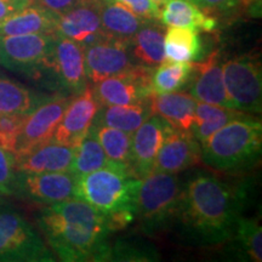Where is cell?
<instances>
[{"mask_svg": "<svg viewBox=\"0 0 262 262\" xmlns=\"http://www.w3.org/2000/svg\"><path fill=\"white\" fill-rule=\"evenodd\" d=\"M155 68L135 64L124 74L95 83L93 93L100 107L143 103L152 97V74Z\"/></svg>", "mask_w": 262, "mask_h": 262, "instance_id": "9", "label": "cell"}, {"mask_svg": "<svg viewBox=\"0 0 262 262\" xmlns=\"http://www.w3.org/2000/svg\"><path fill=\"white\" fill-rule=\"evenodd\" d=\"M51 250L66 262L110 260L106 219L78 198L47 205L37 219Z\"/></svg>", "mask_w": 262, "mask_h": 262, "instance_id": "2", "label": "cell"}, {"mask_svg": "<svg viewBox=\"0 0 262 262\" xmlns=\"http://www.w3.org/2000/svg\"><path fill=\"white\" fill-rule=\"evenodd\" d=\"M100 110L93 88L88 85L79 95L72 98L55 131L52 141L66 146H77L93 125Z\"/></svg>", "mask_w": 262, "mask_h": 262, "instance_id": "15", "label": "cell"}, {"mask_svg": "<svg viewBox=\"0 0 262 262\" xmlns=\"http://www.w3.org/2000/svg\"><path fill=\"white\" fill-rule=\"evenodd\" d=\"M33 3L35 0H0V24Z\"/></svg>", "mask_w": 262, "mask_h": 262, "instance_id": "38", "label": "cell"}, {"mask_svg": "<svg viewBox=\"0 0 262 262\" xmlns=\"http://www.w3.org/2000/svg\"><path fill=\"white\" fill-rule=\"evenodd\" d=\"M57 15L33 3L0 24V35L56 34Z\"/></svg>", "mask_w": 262, "mask_h": 262, "instance_id": "21", "label": "cell"}, {"mask_svg": "<svg viewBox=\"0 0 262 262\" xmlns=\"http://www.w3.org/2000/svg\"><path fill=\"white\" fill-rule=\"evenodd\" d=\"M165 29L155 19H148L143 24L129 42L131 56L146 67L156 68L165 61L164 51Z\"/></svg>", "mask_w": 262, "mask_h": 262, "instance_id": "24", "label": "cell"}, {"mask_svg": "<svg viewBox=\"0 0 262 262\" xmlns=\"http://www.w3.org/2000/svg\"><path fill=\"white\" fill-rule=\"evenodd\" d=\"M222 75L231 107L248 114H260L262 110L260 62L249 56L232 58L222 64Z\"/></svg>", "mask_w": 262, "mask_h": 262, "instance_id": "8", "label": "cell"}, {"mask_svg": "<svg viewBox=\"0 0 262 262\" xmlns=\"http://www.w3.org/2000/svg\"><path fill=\"white\" fill-rule=\"evenodd\" d=\"M75 155L74 146L54 142L39 145L27 152L15 153L18 172H66L70 171ZM71 172V171H70Z\"/></svg>", "mask_w": 262, "mask_h": 262, "instance_id": "18", "label": "cell"}, {"mask_svg": "<svg viewBox=\"0 0 262 262\" xmlns=\"http://www.w3.org/2000/svg\"><path fill=\"white\" fill-rule=\"evenodd\" d=\"M201 146L202 160L211 169L224 172L248 169L261 156V122L244 114L215 131Z\"/></svg>", "mask_w": 262, "mask_h": 262, "instance_id": "3", "label": "cell"}, {"mask_svg": "<svg viewBox=\"0 0 262 262\" xmlns=\"http://www.w3.org/2000/svg\"><path fill=\"white\" fill-rule=\"evenodd\" d=\"M74 96L58 94L48 97L26 117L15 153L27 152L52 139L63 113Z\"/></svg>", "mask_w": 262, "mask_h": 262, "instance_id": "12", "label": "cell"}, {"mask_svg": "<svg viewBox=\"0 0 262 262\" xmlns=\"http://www.w3.org/2000/svg\"><path fill=\"white\" fill-rule=\"evenodd\" d=\"M157 256L152 253L149 248L139 249L136 245H133L125 242H118L114 248H111L110 260L118 261H150L156 260L153 258Z\"/></svg>", "mask_w": 262, "mask_h": 262, "instance_id": "35", "label": "cell"}, {"mask_svg": "<svg viewBox=\"0 0 262 262\" xmlns=\"http://www.w3.org/2000/svg\"><path fill=\"white\" fill-rule=\"evenodd\" d=\"M54 254L27 219L0 208V262H52Z\"/></svg>", "mask_w": 262, "mask_h": 262, "instance_id": "6", "label": "cell"}, {"mask_svg": "<svg viewBox=\"0 0 262 262\" xmlns=\"http://www.w3.org/2000/svg\"><path fill=\"white\" fill-rule=\"evenodd\" d=\"M15 153L0 147V201L6 196L14 195V183L16 178Z\"/></svg>", "mask_w": 262, "mask_h": 262, "instance_id": "34", "label": "cell"}, {"mask_svg": "<svg viewBox=\"0 0 262 262\" xmlns=\"http://www.w3.org/2000/svg\"><path fill=\"white\" fill-rule=\"evenodd\" d=\"M238 5H241L245 11H248L249 15L254 16V17L261 16L262 0H239Z\"/></svg>", "mask_w": 262, "mask_h": 262, "instance_id": "40", "label": "cell"}, {"mask_svg": "<svg viewBox=\"0 0 262 262\" xmlns=\"http://www.w3.org/2000/svg\"><path fill=\"white\" fill-rule=\"evenodd\" d=\"M153 2L157 3L158 5H163V4H165L166 2H169V0H153Z\"/></svg>", "mask_w": 262, "mask_h": 262, "instance_id": "41", "label": "cell"}, {"mask_svg": "<svg viewBox=\"0 0 262 262\" xmlns=\"http://www.w3.org/2000/svg\"><path fill=\"white\" fill-rule=\"evenodd\" d=\"M48 73L49 80L67 96H77L88 86L84 47L56 34L51 50L34 75Z\"/></svg>", "mask_w": 262, "mask_h": 262, "instance_id": "7", "label": "cell"}, {"mask_svg": "<svg viewBox=\"0 0 262 262\" xmlns=\"http://www.w3.org/2000/svg\"><path fill=\"white\" fill-rule=\"evenodd\" d=\"M116 4L122 5L123 8L145 19H155L158 21L160 18L162 9L153 0H110Z\"/></svg>", "mask_w": 262, "mask_h": 262, "instance_id": "36", "label": "cell"}, {"mask_svg": "<svg viewBox=\"0 0 262 262\" xmlns=\"http://www.w3.org/2000/svg\"><path fill=\"white\" fill-rule=\"evenodd\" d=\"M232 238L235 239L237 247L245 260L262 261V228L257 220L239 219Z\"/></svg>", "mask_w": 262, "mask_h": 262, "instance_id": "32", "label": "cell"}, {"mask_svg": "<svg viewBox=\"0 0 262 262\" xmlns=\"http://www.w3.org/2000/svg\"><path fill=\"white\" fill-rule=\"evenodd\" d=\"M86 2H90V0H35V3L44 6L45 9L50 10L57 16L64 14V12L70 11L71 9Z\"/></svg>", "mask_w": 262, "mask_h": 262, "instance_id": "37", "label": "cell"}, {"mask_svg": "<svg viewBox=\"0 0 262 262\" xmlns=\"http://www.w3.org/2000/svg\"><path fill=\"white\" fill-rule=\"evenodd\" d=\"M77 178L66 172H16L14 195L50 205L75 198Z\"/></svg>", "mask_w": 262, "mask_h": 262, "instance_id": "10", "label": "cell"}, {"mask_svg": "<svg viewBox=\"0 0 262 262\" xmlns=\"http://www.w3.org/2000/svg\"><path fill=\"white\" fill-rule=\"evenodd\" d=\"M140 181L129 166L111 163L77 178L75 198L86 202L104 219L116 215L135 217Z\"/></svg>", "mask_w": 262, "mask_h": 262, "instance_id": "4", "label": "cell"}, {"mask_svg": "<svg viewBox=\"0 0 262 262\" xmlns=\"http://www.w3.org/2000/svg\"><path fill=\"white\" fill-rule=\"evenodd\" d=\"M202 160V146L191 131L171 129L166 134L150 172L179 173Z\"/></svg>", "mask_w": 262, "mask_h": 262, "instance_id": "16", "label": "cell"}, {"mask_svg": "<svg viewBox=\"0 0 262 262\" xmlns=\"http://www.w3.org/2000/svg\"><path fill=\"white\" fill-rule=\"evenodd\" d=\"M56 34L79 42L83 47L103 38L98 0H90L57 16Z\"/></svg>", "mask_w": 262, "mask_h": 262, "instance_id": "17", "label": "cell"}, {"mask_svg": "<svg viewBox=\"0 0 262 262\" xmlns=\"http://www.w3.org/2000/svg\"><path fill=\"white\" fill-rule=\"evenodd\" d=\"M56 34L0 35V64L34 75L51 50Z\"/></svg>", "mask_w": 262, "mask_h": 262, "instance_id": "11", "label": "cell"}, {"mask_svg": "<svg viewBox=\"0 0 262 262\" xmlns=\"http://www.w3.org/2000/svg\"><path fill=\"white\" fill-rule=\"evenodd\" d=\"M193 64L194 71L191 78L192 85L189 94L198 102L232 108L226 94L219 51L211 52L205 60Z\"/></svg>", "mask_w": 262, "mask_h": 262, "instance_id": "19", "label": "cell"}, {"mask_svg": "<svg viewBox=\"0 0 262 262\" xmlns=\"http://www.w3.org/2000/svg\"><path fill=\"white\" fill-rule=\"evenodd\" d=\"M182 185L176 173L150 172L141 179L135 219L147 235L168 229L178 216Z\"/></svg>", "mask_w": 262, "mask_h": 262, "instance_id": "5", "label": "cell"}, {"mask_svg": "<svg viewBox=\"0 0 262 262\" xmlns=\"http://www.w3.org/2000/svg\"><path fill=\"white\" fill-rule=\"evenodd\" d=\"M244 114L247 113L233 110V108L196 101L194 122L191 127V133L202 145L215 131L221 129L232 119L244 116Z\"/></svg>", "mask_w": 262, "mask_h": 262, "instance_id": "26", "label": "cell"}, {"mask_svg": "<svg viewBox=\"0 0 262 262\" xmlns=\"http://www.w3.org/2000/svg\"><path fill=\"white\" fill-rule=\"evenodd\" d=\"M196 100L191 94L173 91L168 94H155L149 98L152 116L165 120L172 129L191 131L194 122Z\"/></svg>", "mask_w": 262, "mask_h": 262, "instance_id": "20", "label": "cell"}, {"mask_svg": "<svg viewBox=\"0 0 262 262\" xmlns=\"http://www.w3.org/2000/svg\"><path fill=\"white\" fill-rule=\"evenodd\" d=\"M171 129L162 118L150 116L131 134L129 168L135 178L141 180L152 171L160 146Z\"/></svg>", "mask_w": 262, "mask_h": 262, "instance_id": "14", "label": "cell"}, {"mask_svg": "<svg viewBox=\"0 0 262 262\" xmlns=\"http://www.w3.org/2000/svg\"><path fill=\"white\" fill-rule=\"evenodd\" d=\"M150 116L152 113H150L148 100L143 103L100 107L93 124L116 127L125 133L133 134Z\"/></svg>", "mask_w": 262, "mask_h": 262, "instance_id": "25", "label": "cell"}, {"mask_svg": "<svg viewBox=\"0 0 262 262\" xmlns=\"http://www.w3.org/2000/svg\"><path fill=\"white\" fill-rule=\"evenodd\" d=\"M203 11H229L238 6L239 0H191Z\"/></svg>", "mask_w": 262, "mask_h": 262, "instance_id": "39", "label": "cell"}, {"mask_svg": "<svg viewBox=\"0 0 262 262\" xmlns=\"http://www.w3.org/2000/svg\"><path fill=\"white\" fill-rule=\"evenodd\" d=\"M98 142L106 153L108 160L113 164L129 166L131 134L104 125H91Z\"/></svg>", "mask_w": 262, "mask_h": 262, "instance_id": "31", "label": "cell"}, {"mask_svg": "<svg viewBox=\"0 0 262 262\" xmlns=\"http://www.w3.org/2000/svg\"><path fill=\"white\" fill-rule=\"evenodd\" d=\"M27 114H0V147L15 153Z\"/></svg>", "mask_w": 262, "mask_h": 262, "instance_id": "33", "label": "cell"}, {"mask_svg": "<svg viewBox=\"0 0 262 262\" xmlns=\"http://www.w3.org/2000/svg\"><path fill=\"white\" fill-rule=\"evenodd\" d=\"M194 64L192 62L164 61L152 74L153 94H168L181 90L191 80Z\"/></svg>", "mask_w": 262, "mask_h": 262, "instance_id": "29", "label": "cell"}, {"mask_svg": "<svg viewBox=\"0 0 262 262\" xmlns=\"http://www.w3.org/2000/svg\"><path fill=\"white\" fill-rule=\"evenodd\" d=\"M108 164L111 162L98 142L93 127H90L86 135L75 146V155L70 171L75 178H79L85 173L107 166Z\"/></svg>", "mask_w": 262, "mask_h": 262, "instance_id": "30", "label": "cell"}, {"mask_svg": "<svg viewBox=\"0 0 262 262\" xmlns=\"http://www.w3.org/2000/svg\"><path fill=\"white\" fill-rule=\"evenodd\" d=\"M165 60L193 62L202 55V41L198 32L187 28L169 27L164 37Z\"/></svg>", "mask_w": 262, "mask_h": 262, "instance_id": "27", "label": "cell"}, {"mask_svg": "<svg viewBox=\"0 0 262 262\" xmlns=\"http://www.w3.org/2000/svg\"><path fill=\"white\" fill-rule=\"evenodd\" d=\"M47 98L0 75V114H28Z\"/></svg>", "mask_w": 262, "mask_h": 262, "instance_id": "28", "label": "cell"}, {"mask_svg": "<svg viewBox=\"0 0 262 262\" xmlns=\"http://www.w3.org/2000/svg\"><path fill=\"white\" fill-rule=\"evenodd\" d=\"M84 54L88 79L94 84L106 78L126 73L135 67L130 56L129 45L107 37L84 47Z\"/></svg>", "mask_w": 262, "mask_h": 262, "instance_id": "13", "label": "cell"}, {"mask_svg": "<svg viewBox=\"0 0 262 262\" xmlns=\"http://www.w3.org/2000/svg\"><path fill=\"white\" fill-rule=\"evenodd\" d=\"M245 196L210 172H196L182 186L176 221L189 243L211 247L229 241Z\"/></svg>", "mask_w": 262, "mask_h": 262, "instance_id": "1", "label": "cell"}, {"mask_svg": "<svg viewBox=\"0 0 262 262\" xmlns=\"http://www.w3.org/2000/svg\"><path fill=\"white\" fill-rule=\"evenodd\" d=\"M160 11V21L168 27L211 32L217 26L216 18L206 15L191 0H169Z\"/></svg>", "mask_w": 262, "mask_h": 262, "instance_id": "23", "label": "cell"}, {"mask_svg": "<svg viewBox=\"0 0 262 262\" xmlns=\"http://www.w3.org/2000/svg\"><path fill=\"white\" fill-rule=\"evenodd\" d=\"M98 9H100L101 29L104 37L124 42L126 45H129L131 39L143 24L148 21L110 0H98Z\"/></svg>", "mask_w": 262, "mask_h": 262, "instance_id": "22", "label": "cell"}]
</instances>
